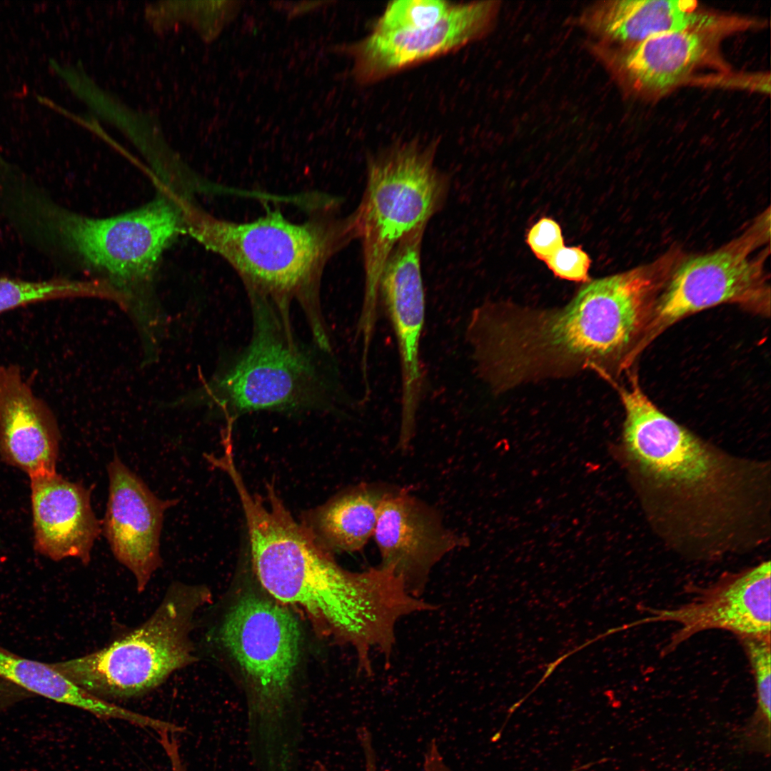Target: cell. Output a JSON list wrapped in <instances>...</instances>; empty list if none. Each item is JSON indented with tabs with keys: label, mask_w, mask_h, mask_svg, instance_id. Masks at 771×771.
<instances>
[{
	"label": "cell",
	"mask_w": 771,
	"mask_h": 771,
	"mask_svg": "<svg viewBox=\"0 0 771 771\" xmlns=\"http://www.w3.org/2000/svg\"><path fill=\"white\" fill-rule=\"evenodd\" d=\"M526 241L535 256L545 262L564 246L560 226L549 218H542L531 227Z\"/></svg>",
	"instance_id": "484cf974"
},
{
	"label": "cell",
	"mask_w": 771,
	"mask_h": 771,
	"mask_svg": "<svg viewBox=\"0 0 771 771\" xmlns=\"http://www.w3.org/2000/svg\"><path fill=\"white\" fill-rule=\"evenodd\" d=\"M391 489L378 483L353 486L308 512L302 524L331 553L360 551L373 535L380 505Z\"/></svg>",
	"instance_id": "ffe728a7"
},
{
	"label": "cell",
	"mask_w": 771,
	"mask_h": 771,
	"mask_svg": "<svg viewBox=\"0 0 771 771\" xmlns=\"http://www.w3.org/2000/svg\"><path fill=\"white\" fill-rule=\"evenodd\" d=\"M0 677L55 702L87 711L103 719L127 721L128 709L102 699L76 685L50 663L16 655L0 647Z\"/></svg>",
	"instance_id": "44dd1931"
},
{
	"label": "cell",
	"mask_w": 771,
	"mask_h": 771,
	"mask_svg": "<svg viewBox=\"0 0 771 771\" xmlns=\"http://www.w3.org/2000/svg\"><path fill=\"white\" fill-rule=\"evenodd\" d=\"M373 536L381 565L391 568L408 593L418 598L434 565L465 543L443 525L433 508L408 491L395 488L381 502Z\"/></svg>",
	"instance_id": "5bb4252c"
},
{
	"label": "cell",
	"mask_w": 771,
	"mask_h": 771,
	"mask_svg": "<svg viewBox=\"0 0 771 771\" xmlns=\"http://www.w3.org/2000/svg\"><path fill=\"white\" fill-rule=\"evenodd\" d=\"M216 635L243 677L253 760L262 771L291 769L302 734L291 707L301 642L297 619L276 600L246 592L226 613Z\"/></svg>",
	"instance_id": "8992f818"
},
{
	"label": "cell",
	"mask_w": 771,
	"mask_h": 771,
	"mask_svg": "<svg viewBox=\"0 0 771 771\" xmlns=\"http://www.w3.org/2000/svg\"><path fill=\"white\" fill-rule=\"evenodd\" d=\"M770 208L740 236L718 249L687 255L660 294L640 355L660 334L683 318L720 304H734L761 316L770 314V287L765 264L770 254Z\"/></svg>",
	"instance_id": "30bf717a"
},
{
	"label": "cell",
	"mask_w": 771,
	"mask_h": 771,
	"mask_svg": "<svg viewBox=\"0 0 771 771\" xmlns=\"http://www.w3.org/2000/svg\"><path fill=\"white\" fill-rule=\"evenodd\" d=\"M85 296L111 299L113 290L104 281H82L59 278L26 281L0 277V314L41 302Z\"/></svg>",
	"instance_id": "7402d4cb"
},
{
	"label": "cell",
	"mask_w": 771,
	"mask_h": 771,
	"mask_svg": "<svg viewBox=\"0 0 771 771\" xmlns=\"http://www.w3.org/2000/svg\"><path fill=\"white\" fill-rule=\"evenodd\" d=\"M423 771H452L446 765L435 740L429 742L425 752Z\"/></svg>",
	"instance_id": "83f0119b"
},
{
	"label": "cell",
	"mask_w": 771,
	"mask_h": 771,
	"mask_svg": "<svg viewBox=\"0 0 771 771\" xmlns=\"http://www.w3.org/2000/svg\"><path fill=\"white\" fill-rule=\"evenodd\" d=\"M593 34L623 49L664 33L687 29L724 31L732 29L730 19L700 9L690 0H616L600 2L582 16Z\"/></svg>",
	"instance_id": "ac0fdd59"
},
{
	"label": "cell",
	"mask_w": 771,
	"mask_h": 771,
	"mask_svg": "<svg viewBox=\"0 0 771 771\" xmlns=\"http://www.w3.org/2000/svg\"><path fill=\"white\" fill-rule=\"evenodd\" d=\"M285 5H282L280 2H273L275 8L285 10L287 11L288 17L293 18L296 16L304 14L306 12L312 11L321 6V4L325 3L322 1H299V2H289L291 6L287 4L286 2H282Z\"/></svg>",
	"instance_id": "f546056e"
},
{
	"label": "cell",
	"mask_w": 771,
	"mask_h": 771,
	"mask_svg": "<svg viewBox=\"0 0 771 771\" xmlns=\"http://www.w3.org/2000/svg\"><path fill=\"white\" fill-rule=\"evenodd\" d=\"M426 226L404 236L393 248L381 273L378 298L388 314L396 337L401 371L400 433H415L423 388L419 346L425 321V293L420 266Z\"/></svg>",
	"instance_id": "7c38bea8"
},
{
	"label": "cell",
	"mask_w": 771,
	"mask_h": 771,
	"mask_svg": "<svg viewBox=\"0 0 771 771\" xmlns=\"http://www.w3.org/2000/svg\"><path fill=\"white\" fill-rule=\"evenodd\" d=\"M211 599L205 585L173 582L138 626L99 650L50 664L102 699L142 696L197 661L195 615Z\"/></svg>",
	"instance_id": "ba28073f"
},
{
	"label": "cell",
	"mask_w": 771,
	"mask_h": 771,
	"mask_svg": "<svg viewBox=\"0 0 771 771\" xmlns=\"http://www.w3.org/2000/svg\"><path fill=\"white\" fill-rule=\"evenodd\" d=\"M548 268L560 278L589 282L591 260L581 246L562 247L545 261Z\"/></svg>",
	"instance_id": "d4e9b609"
},
{
	"label": "cell",
	"mask_w": 771,
	"mask_h": 771,
	"mask_svg": "<svg viewBox=\"0 0 771 771\" xmlns=\"http://www.w3.org/2000/svg\"><path fill=\"white\" fill-rule=\"evenodd\" d=\"M676 263L675 256L666 252L647 264L590 281L560 308H476L466 338L480 377L497 393L585 370L618 384L633 371Z\"/></svg>",
	"instance_id": "7a4b0ae2"
},
{
	"label": "cell",
	"mask_w": 771,
	"mask_h": 771,
	"mask_svg": "<svg viewBox=\"0 0 771 771\" xmlns=\"http://www.w3.org/2000/svg\"><path fill=\"white\" fill-rule=\"evenodd\" d=\"M170 762L171 771H187L181 758L178 743L175 739L166 740L161 745Z\"/></svg>",
	"instance_id": "f1b7e54d"
},
{
	"label": "cell",
	"mask_w": 771,
	"mask_h": 771,
	"mask_svg": "<svg viewBox=\"0 0 771 771\" xmlns=\"http://www.w3.org/2000/svg\"><path fill=\"white\" fill-rule=\"evenodd\" d=\"M1 205L12 222L36 241L106 275V281L125 298L126 311L143 338L155 336L164 326L151 282L162 253L185 231L182 206L160 196L116 216L89 218L58 206L23 177L5 187Z\"/></svg>",
	"instance_id": "277c9868"
},
{
	"label": "cell",
	"mask_w": 771,
	"mask_h": 771,
	"mask_svg": "<svg viewBox=\"0 0 771 771\" xmlns=\"http://www.w3.org/2000/svg\"><path fill=\"white\" fill-rule=\"evenodd\" d=\"M34 544L53 560L75 558L84 564L101 527L91 505V491L56 472L30 478Z\"/></svg>",
	"instance_id": "e0dca14e"
},
{
	"label": "cell",
	"mask_w": 771,
	"mask_h": 771,
	"mask_svg": "<svg viewBox=\"0 0 771 771\" xmlns=\"http://www.w3.org/2000/svg\"><path fill=\"white\" fill-rule=\"evenodd\" d=\"M617 385L625 410L616 453L646 515L669 545L710 559L770 533V468L732 456L661 411L632 373Z\"/></svg>",
	"instance_id": "6da1fadb"
},
{
	"label": "cell",
	"mask_w": 771,
	"mask_h": 771,
	"mask_svg": "<svg viewBox=\"0 0 771 771\" xmlns=\"http://www.w3.org/2000/svg\"><path fill=\"white\" fill-rule=\"evenodd\" d=\"M452 4L435 0H403L390 2L373 31H405L430 27L450 10Z\"/></svg>",
	"instance_id": "cb8c5ba5"
},
{
	"label": "cell",
	"mask_w": 771,
	"mask_h": 771,
	"mask_svg": "<svg viewBox=\"0 0 771 771\" xmlns=\"http://www.w3.org/2000/svg\"><path fill=\"white\" fill-rule=\"evenodd\" d=\"M722 31L687 29L667 32L623 49L616 68L636 91L662 94L685 81L710 56Z\"/></svg>",
	"instance_id": "d6986e66"
},
{
	"label": "cell",
	"mask_w": 771,
	"mask_h": 771,
	"mask_svg": "<svg viewBox=\"0 0 771 771\" xmlns=\"http://www.w3.org/2000/svg\"><path fill=\"white\" fill-rule=\"evenodd\" d=\"M754 675L756 709L742 731V741L750 750L770 752L771 638H738Z\"/></svg>",
	"instance_id": "603a6c76"
},
{
	"label": "cell",
	"mask_w": 771,
	"mask_h": 771,
	"mask_svg": "<svg viewBox=\"0 0 771 771\" xmlns=\"http://www.w3.org/2000/svg\"><path fill=\"white\" fill-rule=\"evenodd\" d=\"M61 435L18 365L0 366V456L29 478L56 473Z\"/></svg>",
	"instance_id": "2e32d148"
},
{
	"label": "cell",
	"mask_w": 771,
	"mask_h": 771,
	"mask_svg": "<svg viewBox=\"0 0 771 771\" xmlns=\"http://www.w3.org/2000/svg\"><path fill=\"white\" fill-rule=\"evenodd\" d=\"M251 561L267 593L282 605L302 608L339 642L356 647L377 628L386 608L382 580L373 568L352 572L297 523L273 485L268 504L245 485L237 488Z\"/></svg>",
	"instance_id": "5b68a950"
},
{
	"label": "cell",
	"mask_w": 771,
	"mask_h": 771,
	"mask_svg": "<svg viewBox=\"0 0 771 771\" xmlns=\"http://www.w3.org/2000/svg\"><path fill=\"white\" fill-rule=\"evenodd\" d=\"M107 470L109 490L103 531L114 555L133 574L141 593L162 565L163 515L177 501L158 498L117 455Z\"/></svg>",
	"instance_id": "9a60e30c"
},
{
	"label": "cell",
	"mask_w": 771,
	"mask_h": 771,
	"mask_svg": "<svg viewBox=\"0 0 771 771\" xmlns=\"http://www.w3.org/2000/svg\"><path fill=\"white\" fill-rule=\"evenodd\" d=\"M250 303L253 329L248 344L176 404L216 408L229 428L236 416L248 412L333 405V384L326 365L316 351L298 342L290 316L263 301Z\"/></svg>",
	"instance_id": "52a82bcc"
},
{
	"label": "cell",
	"mask_w": 771,
	"mask_h": 771,
	"mask_svg": "<svg viewBox=\"0 0 771 771\" xmlns=\"http://www.w3.org/2000/svg\"><path fill=\"white\" fill-rule=\"evenodd\" d=\"M449 178L434 163L433 148L408 144L372 158L366 187L353 212L362 244L365 289L358 331L368 336L376 323L379 282L395 245L427 226L444 206Z\"/></svg>",
	"instance_id": "9c48e42d"
},
{
	"label": "cell",
	"mask_w": 771,
	"mask_h": 771,
	"mask_svg": "<svg viewBox=\"0 0 771 771\" xmlns=\"http://www.w3.org/2000/svg\"><path fill=\"white\" fill-rule=\"evenodd\" d=\"M771 565L764 561L725 575L701 589L690 601L673 608H643L645 618L618 628V631L647 623L673 622L680 625L661 650L665 656L700 632L718 629L738 638H771Z\"/></svg>",
	"instance_id": "8fae6325"
},
{
	"label": "cell",
	"mask_w": 771,
	"mask_h": 771,
	"mask_svg": "<svg viewBox=\"0 0 771 771\" xmlns=\"http://www.w3.org/2000/svg\"><path fill=\"white\" fill-rule=\"evenodd\" d=\"M499 3L493 1L453 4L435 25L418 30L373 31L348 46L354 59L353 74L371 82L410 66L435 58L476 40L493 25Z\"/></svg>",
	"instance_id": "4fadbf2b"
},
{
	"label": "cell",
	"mask_w": 771,
	"mask_h": 771,
	"mask_svg": "<svg viewBox=\"0 0 771 771\" xmlns=\"http://www.w3.org/2000/svg\"><path fill=\"white\" fill-rule=\"evenodd\" d=\"M183 219L189 235L234 269L249 300L266 301L286 316L291 303H298L316 345L331 351L321 307V278L331 258L357 239L353 214L343 216L338 200L326 199L301 223L278 210L251 221H231L188 202Z\"/></svg>",
	"instance_id": "3957f363"
},
{
	"label": "cell",
	"mask_w": 771,
	"mask_h": 771,
	"mask_svg": "<svg viewBox=\"0 0 771 771\" xmlns=\"http://www.w3.org/2000/svg\"><path fill=\"white\" fill-rule=\"evenodd\" d=\"M358 739L362 748L364 761L365 771H378L376 754L373 747L371 734L369 730L361 727L358 729ZM312 771H330L322 762L317 761L314 763Z\"/></svg>",
	"instance_id": "4316f807"
}]
</instances>
